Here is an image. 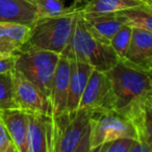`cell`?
<instances>
[{
	"label": "cell",
	"instance_id": "1",
	"mask_svg": "<svg viewBox=\"0 0 152 152\" xmlns=\"http://www.w3.org/2000/svg\"><path fill=\"white\" fill-rule=\"evenodd\" d=\"M61 55L70 61L87 63L94 69L103 72L110 71L120 61L112 46L102 42L92 32L81 10L76 19L71 39Z\"/></svg>",
	"mask_w": 152,
	"mask_h": 152
},
{
	"label": "cell",
	"instance_id": "2",
	"mask_svg": "<svg viewBox=\"0 0 152 152\" xmlns=\"http://www.w3.org/2000/svg\"><path fill=\"white\" fill-rule=\"evenodd\" d=\"M91 114L77 108L51 117V152H91Z\"/></svg>",
	"mask_w": 152,
	"mask_h": 152
},
{
	"label": "cell",
	"instance_id": "3",
	"mask_svg": "<svg viewBox=\"0 0 152 152\" xmlns=\"http://www.w3.org/2000/svg\"><path fill=\"white\" fill-rule=\"evenodd\" d=\"M106 73L112 83L113 108L123 115L135 102L147 97L152 89V74L124 59H120Z\"/></svg>",
	"mask_w": 152,
	"mask_h": 152
},
{
	"label": "cell",
	"instance_id": "4",
	"mask_svg": "<svg viewBox=\"0 0 152 152\" xmlns=\"http://www.w3.org/2000/svg\"><path fill=\"white\" fill-rule=\"evenodd\" d=\"M81 7L57 17L38 19L30 26V36L24 48L45 49L61 54L71 39Z\"/></svg>",
	"mask_w": 152,
	"mask_h": 152
},
{
	"label": "cell",
	"instance_id": "5",
	"mask_svg": "<svg viewBox=\"0 0 152 152\" xmlns=\"http://www.w3.org/2000/svg\"><path fill=\"white\" fill-rule=\"evenodd\" d=\"M61 54L39 48H23L17 55L15 69L37 86L50 100L53 77Z\"/></svg>",
	"mask_w": 152,
	"mask_h": 152
},
{
	"label": "cell",
	"instance_id": "6",
	"mask_svg": "<svg viewBox=\"0 0 152 152\" xmlns=\"http://www.w3.org/2000/svg\"><path fill=\"white\" fill-rule=\"evenodd\" d=\"M91 152L101 144L118 137L137 139L135 129L131 121L125 115L114 108H100L91 114Z\"/></svg>",
	"mask_w": 152,
	"mask_h": 152
},
{
	"label": "cell",
	"instance_id": "7",
	"mask_svg": "<svg viewBox=\"0 0 152 152\" xmlns=\"http://www.w3.org/2000/svg\"><path fill=\"white\" fill-rule=\"evenodd\" d=\"M11 74L14 85V97L18 108L25 113L53 116L49 98L34 83L16 69Z\"/></svg>",
	"mask_w": 152,
	"mask_h": 152
},
{
	"label": "cell",
	"instance_id": "8",
	"mask_svg": "<svg viewBox=\"0 0 152 152\" xmlns=\"http://www.w3.org/2000/svg\"><path fill=\"white\" fill-rule=\"evenodd\" d=\"M113 103L112 83L107 73L93 69L81 96L78 108L89 110L113 108Z\"/></svg>",
	"mask_w": 152,
	"mask_h": 152
},
{
	"label": "cell",
	"instance_id": "9",
	"mask_svg": "<svg viewBox=\"0 0 152 152\" xmlns=\"http://www.w3.org/2000/svg\"><path fill=\"white\" fill-rule=\"evenodd\" d=\"M27 114V152H51V117Z\"/></svg>",
	"mask_w": 152,
	"mask_h": 152
},
{
	"label": "cell",
	"instance_id": "10",
	"mask_svg": "<svg viewBox=\"0 0 152 152\" xmlns=\"http://www.w3.org/2000/svg\"><path fill=\"white\" fill-rule=\"evenodd\" d=\"M122 59L148 71L152 63V32L132 27L130 43Z\"/></svg>",
	"mask_w": 152,
	"mask_h": 152
},
{
	"label": "cell",
	"instance_id": "11",
	"mask_svg": "<svg viewBox=\"0 0 152 152\" xmlns=\"http://www.w3.org/2000/svg\"><path fill=\"white\" fill-rule=\"evenodd\" d=\"M125 116L131 121L137 133V140L152 152V102L147 97L135 102Z\"/></svg>",
	"mask_w": 152,
	"mask_h": 152
},
{
	"label": "cell",
	"instance_id": "12",
	"mask_svg": "<svg viewBox=\"0 0 152 152\" xmlns=\"http://www.w3.org/2000/svg\"><path fill=\"white\" fill-rule=\"evenodd\" d=\"M38 19L34 0H0V22L31 26Z\"/></svg>",
	"mask_w": 152,
	"mask_h": 152
},
{
	"label": "cell",
	"instance_id": "13",
	"mask_svg": "<svg viewBox=\"0 0 152 152\" xmlns=\"http://www.w3.org/2000/svg\"><path fill=\"white\" fill-rule=\"evenodd\" d=\"M71 74V61L67 57H59L53 77L52 89H51L50 102L52 106V113L58 115L66 110L69 92V80Z\"/></svg>",
	"mask_w": 152,
	"mask_h": 152
},
{
	"label": "cell",
	"instance_id": "14",
	"mask_svg": "<svg viewBox=\"0 0 152 152\" xmlns=\"http://www.w3.org/2000/svg\"><path fill=\"white\" fill-rule=\"evenodd\" d=\"M30 36V26L13 22H0V53L17 55Z\"/></svg>",
	"mask_w": 152,
	"mask_h": 152
},
{
	"label": "cell",
	"instance_id": "15",
	"mask_svg": "<svg viewBox=\"0 0 152 152\" xmlns=\"http://www.w3.org/2000/svg\"><path fill=\"white\" fill-rule=\"evenodd\" d=\"M10 137L18 152H27V114L18 107L0 110Z\"/></svg>",
	"mask_w": 152,
	"mask_h": 152
},
{
	"label": "cell",
	"instance_id": "16",
	"mask_svg": "<svg viewBox=\"0 0 152 152\" xmlns=\"http://www.w3.org/2000/svg\"><path fill=\"white\" fill-rule=\"evenodd\" d=\"M71 61V74H70L69 92H68L66 110H75L78 108L81 96L94 68L83 61Z\"/></svg>",
	"mask_w": 152,
	"mask_h": 152
},
{
	"label": "cell",
	"instance_id": "17",
	"mask_svg": "<svg viewBox=\"0 0 152 152\" xmlns=\"http://www.w3.org/2000/svg\"><path fill=\"white\" fill-rule=\"evenodd\" d=\"M83 17L92 32L102 42L110 45L113 37L125 24L118 13L83 14Z\"/></svg>",
	"mask_w": 152,
	"mask_h": 152
},
{
	"label": "cell",
	"instance_id": "18",
	"mask_svg": "<svg viewBox=\"0 0 152 152\" xmlns=\"http://www.w3.org/2000/svg\"><path fill=\"white\" fill-rule=\"evenodd\" d=\"M145 0H91L83 5V14L118 13L124 10L143 5Z\"/></svg>",
	"mask_w": 152,
	"mask_h": 152
},
{
	"label": "cell",
	"instance_id": "19",
	"mask_svg": "<svg viewBox=\"0 0 152 152\" xmlns=\"http://www.w3.org/2000/svg\"><path fill=\"white\" fill-rule=\"evenodd\" d=\"M125 24L152 32V10L144 3L132 9L118 12Z\"/></svg>",
	"mask_w": 152,
	"mask_h": 152
},
{
	"label": "cell",
	"instance_id": "20",
	"mask_svg": "<svg viewBox=\"0 0 152 152\" xmlns=\"http://www.w3.org/2000/svg\"><path fill=\"white\" fill-rule=\"evenodd\" d=\"M34 1L38 10V19L65 15V14L76 11L80 7L73 3L71 7H67L64 0H34Z\"/></svg>",
	"mask_w": 152,
	"mask_h": 152
},
{
	"label": "cell",
	"instance_id": "21",
	"mask_svg": "<svg viewBox=\"0 0 152 152\" xmlns=\"http://www.w3.org/2000/svg\"><path fill=\"white\" fill-rule=\"evenodd\" d=\"M17 107L11 73L0 74V110Z\"/></svg>",
	"mask_w": 152,
	"mask_h": 152
},
{
	"label": "cell",
	"instance_id": "22",
	"mask_svg": "<svg viewBox=\"0 0 152 152\" xmlns=\"http://www.w3.org/2000/svg\"><path fill=\"white\" fill-rule=\"evenodd\" d=\"M131 36H132V26L124 24L116 32V34L113 37L112 41H110V46L120 59H122L126 53V50L131 40Z\"/></svg>",
	"mask_w": 152,
	"mask_h": 152
},
{
	"label": "cell",
	"instance_id": "23",
	"mask_svg": "<svg viewBox=\"0 0 152 152\" xmlns=\"http://www.w3.org/2000/svg\"><path fill=\"white\" fill-rule=\"evenodd\" d=\"M135 140L137 139L127 137H118L101 144L94 152H129Z\"/></svg>",
	"mask_w": 152,
	"mask_h": 152
},
{
	"label": "cell",
	"instance_id": "24",
	"mask_svg": "<svg viewBox=\"0 0 152 152\" xmlns=\"http://www.w3.org/2000/svg\"><path fill=\"white\" fill-rule=\"evenodd\" d=\"M0 152H18L1 118H0Z\"/></svg>",
	"mask_w": 152,
	"mask_h": 152
},
{
	"label": "cell",
	"instance_id": "25",
	"mask_svg": "<svg viewBox=\"0 0 152 152\" xmlns=\"http://www.w3.org/2000/svg\"><path fill=\"white\" fill-rule=\"evenodd\" d=\"M17 55H5L0 57V74L11 73L15 69Z\"/></svg>",
	"mask_w": 152,
	"mask_h": 152
},
{
	"label": "cell",
	"instance_id": "26",
	"mask_svg": "<svg viewBox=\"0 0 152 152\" xmlns=\"http://www.w3.org/2000/svg\"><path fill=\"white\" fill-rule=\"evenodd\" d=\"M129 152H150V150L146 145H144L143 143H141L140 141L135 140Z\"/></svg>",
	"mask_w": 152,
	"mask_h": 152
},
{
	"label": "cell",
	"instance_id": "27",
	"mask_svg": "<svg viewBox=\"0 0 152 152\" xmlns=\"http://www.w3.org/2000/svg\"><path fill=\"white\" fill-rule=\"evenodd\" d=\"M145 4L152 10V0H145Z\"/></svg>",
	"mask_w": 152,
	"mask_h": 152
},
{
	"label": "cell",
	"instance_id": "28",
	"mask_svg": "<svg viewBox=\"0 0 152 152\" xmlns=\"http://www.w3.org/2000/svg\"><path fill=\"white\" fill-rule=\"evenodd\" d=\"M88 0H74V4H76V5H78L79 3H81V2H87Z\"/></svg>",
	"mask_w": 152,
	"mask_h": 152
},
{
	"label": "cell",
	"instance_id": "29",
	"mask_svg": "<svg viewBox=\"0 0 152 152\" xmlns=\"http://www.w3.org/2000/svg\"><path fill=\"white\" fill-rule=\"evenodd\" d=\"M147 98H148V99L150 100V101L152 102V89H151V91H150L149 93L147 94Z\"/></svg>",
	"mask_w": 152,
	"mask_h": 152
},
{
	"label": "cell",
	"instance_id": "30",
	"mask_svg": "<svg viewBox=\"0 0 152 152\" xmlns=\"http://www.w3.org/2000/svg\"><path fill=\"white\" fill-rule=\"evenodd\" d=\"M148 72H149V73H151V74H152V63L150 64L149 68H148Z\"/></svg>",
	"mask_w": 152,
	"mask_h": 152
},
{
	"label": "cell",
	"instance_id": "31",
	"mask_svg": "<svg viewBox=\"0 0 152 152\" xmlns=\"http://www.w3.org/2000/svg\"><path fill=\"white\" fill-rule=\"evenodd\" d=\"M5 56V54H2V53H0V57H3Z\"/></svg>",
	"mask_w": 152,
	"mask_h": 152
}]
</instances>
